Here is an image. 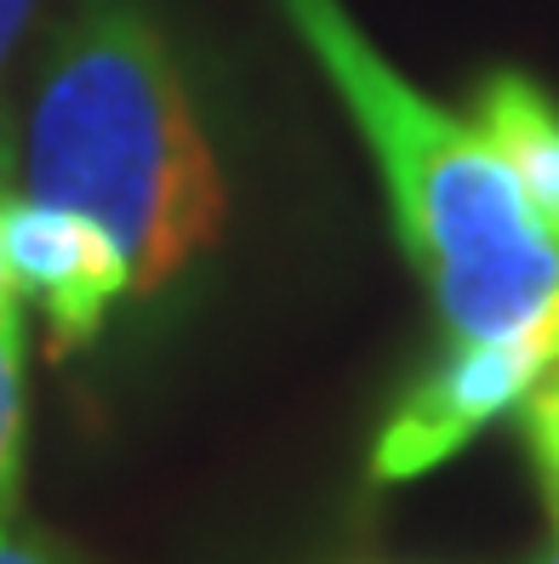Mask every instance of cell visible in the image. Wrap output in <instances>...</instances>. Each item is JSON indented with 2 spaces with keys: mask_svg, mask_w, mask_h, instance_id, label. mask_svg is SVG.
Returning a JSON list of instances; mask_svg holds the SVG:
<instances>
[{
  "mask_svg": "<svg viewBox=\"0 0 559 564\" xmlns=\"http://www.w3.org/2000/svg\"><path fill=\"white\" fill-rule=\"evenodd\" d=\"M23 194L109 228L138 291L178 280L217 240L223 177L138 0H86L57 29L29 109Z\"/></svg>",
  "mask_w": 559,
  "mask_h": 564,
  "instance_id": "cell-1",
  "label": "cell"
},
{
  "mask_svg": "<svg viewBox=\"0 0 559 564\" xmlns=\"http://www.w3.org/2000/svg\"><path fill=\"white\" fill-rule=\"evenodd\" d=\"M280 12L366 131L406 257L429 280L451 343L537 325L559 303V240L497 143L394 75L337 0H280Z\"/></svg>",
  "mask_w": 559,
  "mask_h": 564,
  "instance_id": "cell-2",
  "label": "cell"
},
{
  "mask_svg": "<svg viewBox=\"0 0 559 564\" xmlns=\"http://www.w3.org/2000/svg\"><path fill=\"white\" fill-rule=\"evenodd\" d=\"M559 365L553 325L548 314L508 337L485 343H451V354L429 377H417L411 393L388 411L383 434L372 445V474L377 479H417L456 456L485 422L503 411H519L548 371Z\"/></svg>",
  "mask_w": 559,
  "mask_h": 564,
  "instance_id": "cell-3",
  "label": "cell"
},
{
  "mask_svg": "<svg viewBox=\"0 0 559 564\" xmlns=\"http://www.w3.org/2000/svg\"><path fill=\"white\" fill-rule=\"evenodd\" d=\"M0 246H7L18 296L41 308L57 354L86 348L109 325L115 303L138 291L131 262L109 228H97L69 206L35 200V194L0 200Z\"/></svg>",
  "mask_w": 559,
  "mask_h": 564,
  "instance_id": "cell-4",
  "label": "cell"
},
{
  "mask_svg": "<svg viewBox=\"0 0 559 564\" xmlns=\"http://www.w3.org/2000/svg\"><path fill=\"white\" fill-rule=\"evenodd\" d=\"M474 120L508 160V172L525 188L531 212L559 240V109H553V97L525 75H491Z\"/></svg>",
  "mask_w": 559,
  "mask_h": 564,
  "instance_id": "cell-5",
  "label": "cell"
},
{
  "mask_svg": "<svg viewBox=\"0 0 559 564\" xmlns=\"http://www.w3.org/2000/svg\"><path fill=\"white\" fill-rule=\"evenodd\" d=\"M23 474V325H0V519L18 513Z\"/></svg>",
  "mask_w": 559,
  "mask_h": 564,
  "instance_id": "cell-6",
  "label": "cell"
},
{
  "mask_svg": "<svg viewBox=\"0 0 559 564\" xmlns=\"http://www.w3.org/2000/svg\"><path fill=\"white\" fill-rule=\"evenodd\" d=\"M519 422H525V440H531V456H537V474H542V496L553 508V524H559V365L525 393L519 405Z\"/></svg>",
  "mask_w": 559,
  "mask_h": 564,
  "instance_id": "cell-7",
  "label": "cell"
},
{
  "mask_svg": "<svg viewBox=\"0 0 559 564\" xmlns=\"http://www.w3.org/2000/svg\"><path fill=\"white\" fill-rule=\"evenodd\" d=\"M0 564H69L41 530H23L18 519H0Z\"/></svg>",
  "mask_w": 559,
  "mask_h": 564,
  "instance_id": "cell-8",
  "label": "cell"
},
{
  "mask_svg": "<svg viewBox=\"0 0 559 564\" xmlns=\"http://www.w3.org/2000/svg\"><path fill=\"white\" fill-rule=\"evenodd\" d=\"M7 172H0V200H7ZM0 325H23V296L12 285V269H7V246H0Z\"/></svg>",
  "mask_w": 559,
  "mask_h": 564,
  "instance_id": "cell-9",
  "label": "cell"
},
{
  "mask_svg": "<svg viewBox=\"0 0 559 564\" xmlns=\"http://www.w3.org/2000/svg\"><path fill=\"white\" fill-rule=\"evenodd\" d=\"M29 7H35V0H0V69H7V57H12V46L23 35Z\"/></svg>",
  "mask_w": 559,
  "mask_h": 564,
  "instance_id": "cell-10",
  "label": "cell"
},
{
  "mask_svg": "<svg viewBox=\"0 0 559 564\" xmlns=\"http://www.w3.org/2000/svg\"><path fill=\"white\" fill-rule=\"evenodd\" d=\"M548 325H553V348H559V303L548 308Z\"/></svg>",
  "mask_w": 559,
  "mask_h": 564,
  "instance_id": "cell-11",
  "label": "cell"
},
{
  "mask_svg": "<svg viewBox=\"0 0 559 564\" xmlns=\"http://www.w3.org/2000/svg\"><path fill=\"white\" fill-rule=\"evenodd\" d=\"M542 564H559V524H553V553H548Z\"/></svg>",
  "mask_w": 559,
  "mask_h": 564,
  "instance_id": "cell-12",
  "label": "cell"
}]
</instances>
